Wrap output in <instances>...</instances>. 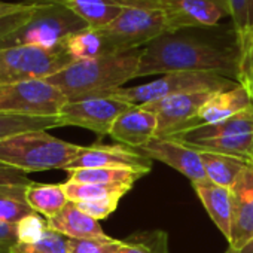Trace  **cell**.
I'll return each instance as SVG.
<instances>
[{
    "label": "cell",
    "instance_id": "e0dca14e",
    "mask_svg": "<svg viewBox=\"0 0 253 253\" xmlns=\"http://www.w3.org/2000/svg\"><path fill=\"white\" fill-rule=\"evenodd\" d=\"M250 106H253V100L247 89L240 84L234 85L232 88L217 91L200 110L197 126L220 122L249 109Z\"/></svg>",
    "mask_w": 253,
    "mask_h": 253
},
{
    "label": "cell",
    "instance_id": "ac0fdd59",
    "mask_svg": "<svg viewBox=\"0 0 253 253\" xmlns=\"http://www.w3.org/2000/svg\"><path fill=\"white\" fill-rule=\"evenodd\" d=\"M192 186L216 228L226 240H229L232 220V189L214 185L210 180L192 183Z\"/></svg>",
    "mask_w": 253,
    "mask_h": 253
},
{
    "label": "cell",
    "instance_id": "d4e9b609",
    "mask_svg": "<svg viewBox=\"0 0 253 253\" xmlns=\"http://www.w3.org/2000/svg\"><path fill=\"white\" fill-rule=\"evenodd\" d=\"M146 173L130 169H79L69 171V179L79 183L95 185H130L133 186Z\"/></svg>",
    "mask_w": 253,
    "mask_h": 253
},
{
    "label": "cell",
    "instance_id": "6da1fadb",
    "mask_svg": "<svg viewBox=\"0 0 253 253\" xmlns=\"http://www.w3.org/2000/svg\"><path fill=\"white\" fill-rule=\"evenodd\" d=\"M183 72L216 73L237 81V48H225L195 38L170 33L142 49L137 78Z\"/></svg>",
    "mask_w": 253,
    "mask_h": 253
},
{
    "label": "cell",
    "instance_id": "2e32d148",
    "mask_svg": "<svg viewBox=\"0 0 253 253\" xmlns=\"http://www.w3.org/2000/svg\"><path fill=\"white\" fill-rule=\"evenodd\" d=\"M253 237V192L243 173L232 188V220L231 237L228 240L231 250H238Z\"/></svg>",
    "mask_w": 253,
    "mask_h": 253
},
{
    "label": "cell",
    "instance_id": "d590c367",
    "mask_svg": "<svg viewBox=\"0 0 253 253\" xmlns=\"http://www.w3.org/2000/svg\"><path fill=\"white\" fill-rule=\"evenodd\" d=\"M14 244H17L15 223L0 220V253H9Z\"/></svg>",
    "mask_w": 253,
    "mask_h": 253
},
{
    "label": "cell",
    "instance_id": "83f0119b",
    "mask_svg": "<svg viewBox=\"0 0 253 253\" xmlns=\"http://www.w3.org/2000/svg\"><path fill=\"white\" fill-rule=\"evenodd\" d=\"M116 253H169V238L164 231H140L122 240Z\"/></svg>",
    "mask_w": 253,
    "mask_h": 253
},
{
    "label": "cell",
    "instance_id": "44dd1931",
    "mask_svg": "<svg viewBox=\"0 0 253 253\" xmlns=\"http://www.w3.org/2000/svg\"><path fill=\"white\" fill-rule=\"evenodd\" d=\"M54 3L69 8L94 30H101L112 24L124 9L110 0H57Z\"/></svg>",
    "mask_w": 253,
    "mask_h": 253
},
{
    "label": "cell",
    "instance_id": "d6986e66",
    "mask_svg": "<svg viewBox=\"0 0 253 253\" xmlns=\"http://www.w3.org/2000/svg\"><path fill=\"white\" fill-rule=\"evenodd\" d=\"M243 134H253V106L228 119H223L216 124L197 126V128L176 134L171 139H176L179 142H191L200 139L231 137V136H243Z\"/></svg>",
    "mask_w": 253,
    "mask_h": 253
},
{
    "label": "cell",
    "instance_id": "ab89813d",
    "mask_svg": "<svg viewBox=\"0 0 253 253\" xmlns=\"http://www.w3.org/2000/svg\"><path fill=\"white\" fill-rule=\"evenodd\" d=\"M249 163L253 166V146H252V152H250V158H249Z\"/></svg>",
    "mask_w": 253,
    "mask_h": 253
},
{
    "label": "cell",
    "instance_id": "484cf974",
    "mask_svg": "<svg viewBox=\"0 0 253 253\" xmlns=\"http://www.w3.org/2000/svg\"><path fill=\"white\" fill-rule=\"evenodd\" d=\"M61 185L69 201L72 203L104 200V198L121 200L133 188L130 185H95V183H79V182H72V180H66Z\"/></svg>",
    "mask_w": 253,
    "mask_h": 253
},
{
    "label": "cell",
    "instance_id": "9a60e30c",
    "mask_svg": "<svg viewBox=\"0 0 253 253\" xmlns=\"http://www.w3.org/2000/svg\"><path fill=\"white\" fill-rule=\"evenodd\" d=\"M48 228L66 235L70 240H110L100 222L85 211H82L75 203L69 204L52 219H48Z\"/></svg>",
    "mask_w": 253,
    "mask_h": 253
},
{
    "label": "cell",
    "instance_id": "9c48e42d",
    "mask_svg": "<svg viewBox=\"0 0 253 253\" xmlns=\"http://www.w3.org/2000/svg\"><path fill=\"white\" fill-rule=\"evenodd\" d=\"M222 91V89H220ZM217 91L183 92L142 106L158 118L157 137H173L197 126L198 113Z\"/></svg>",
    "mask_w": 253,
    "mask_h": 253
},
{
    "label": "cell",
    "instance_id": "4dcf8cb0",
    "mask_svg": "<svg viewBox=\"0 0 253 253\" xmlns=\"http://www.w3.org/2000/svg\"><path fill=\"white\" fill-rule=\"evenodd\" d=\"M48 219L36 211H30L15 222L17 243L30 244L39 241L48 231Z\"/></svg>",
    "mask_w": 253,
    "mask_h": 253
},
{
    "label": "cell",
    "instance_id": "4316f807",
    "mask_svg": "<svg viewBox=\"0 0 253 253\" xmlns=\"http://www.w3.org/2000/svg\"><path fill=\"white\" fill-rule=\"evenodd\" d=\"M60 121L55 118H38V116H23L0 113V140L27 131H48L51 128H58Z\"/></svg>",
    "mask_w": 253,
    "mask_h": 253
},
{
    "label": "cell",
    "instance_id": "74e56055",
    "mask_svg": "<svg viewBox=\"0 0 253 253\" xmlns=\"http://www.w3.org/2000/svg\"><path fill=\"white\" fill-rule=\"evenodd\" d=\"M226 253H253V237H252L243 247H240L238 250H231V249H228Z\"/></svg>",
    "mask_w": 253,
    "mask_h": 253
},
{
    "label": "cell",
    "instance_id": "8fae6325",
    "mask_svg": "<svg viewBox=\"0 0 253 253\" xmlns=\"http://www.w3.org/2000/svg\"><path fill=\"white\" fill-rule=\"evenodd\" d=\"M79 169H130L148 174L152 160L124 145H94L82 146L66 171Z\"/></svg>",
    "mask_w": 253,
    "mask_h": 253
},
{
    "label": "cell",
    "instance_id": "ffe728a7",
    "mask_svg": "<svg viewBox=\"0 0 253 253\" xmlns=\"http://www.w3.org/2000/svg\"><path fill=\"white\" fill-rule=\"evenodd\" d=\"M200 158L207 180L228 189H232L237 185V180L241 176V173L250 166L247 160H243L240 157L216 152H200Z\"/></svg>",
    "mask_w": 253,
    "mask_h": 253
},
{
    "label": "cell",
    "instance_id": "ba28073f",
    "mask_svg": "<svg viewBox=\"0 0 253 253\" xmlns=\"http://www.w3.org/2000/svg\"><path fill=\"white\" fill-rule=\"evenodd\" d=\"M69 98L46 79L0 85V113L55 118Z\"/></svg>",
    "mask_w": 253,
    "mask_h": 253
},
{
    "label": "cell",
    "instance_id": "8992f818",
    "mask_svg": "<svg viewBox=\"0 0 253 253\" xmlns=\"http://www.w3.org/2000/svg\"><path fill=\"white\" fill-rule=\"evenodd\" d=\"M237 85L235 81H231L225 76L216 73H169L161 78L136 86L118 88L107 94L106 97L119 98L130 106H146L149 103L158 101L161 98L195 91H220L228 89Z\"/></svg>",
    "mask_w": 253,
    "mask_h": 253
},
{
    "label": "cell",
    "instance_id": "5bb4252c",
    "mask_svg": "<svg viewBox=\"0 0 253 253\" xmlns=\"http://www.w3.org/2000/svg\"><path fill=\"white\" fill-rule=\"evenodd\" d=\"M157 133V115L142 106H131L116 118L109 136L124 146L139 149L155 139Z\"/></svg>",
    "mask_w": 253,
    "mask_h": 253
},
{
    "label": "cell",
    "instance_id": "277c9868",
    "mask_svg": "<svg viewBox=\"0 0 253 253\" xmlns=\"http://www.w3.org/2000/svg\"><path fill=\"white\" fill-rule=\"evenodd\" d=\"M88 26L69 8L49 2L39 3L32 17L12 35L0 42V48L38 46L43 49L61 48L64 39Z\"/></svg>",
    "mask_w": 253,
    "mask_h": 253
},
{
    "label": "cell",
    "instance_id": "1f68e13d",
    "mask_svg": "<svg viewBox=\"0 0 253 253\" xmlns=\"http://www.w3.org/2000/svg\"><path fill=\"white\" fill-rule=\"evenodd\" d=\"M238 75L237 84L244 86L253 100V33L241 43H237Z\"/></svg>",
    "mask_w": 253,
    "mask_h": 253
},
{
    "label": "cell",
    "instance_id": "f546056e",
    "mask_svg": "<svg viewBox=\"0 0 253 253\" xmlns=\"http://www.w3.org/2000/svg\"><path fill=\"white\" fill-rule=\"evenodd\" d=\"M9 253H70V238L48 229L39 241L30 244L17 243L9 249Z\"/></svg>",
    "mask_w": 253,
    "mask_h": 253
},
{
    "label": "cell",
    "instance_id": "5b68a950",
    "mask_svg": "<svg viewBox=\"0 0 253 253\" xmlns=\"http://www.w3.org/2000/svg\"><path fill=\"white\" fill-rule=\"evenodd\" d=\"M98 32L104 39L106 54L131 52L171 33L163 11L140 8H124L112 24Z\"/></svg>",
    "mask_w": 253,
    "mask_h": 253
},
{
    "label": "cell",
    "instance_id": "30bf717a",
    "mask_svg": "<svg viewBox=\"0 0 253 253\" xmlns=\"http://www.w3.org/2000/svg\"><path fill=\"white\" fill-rule=\"evenodd\" d=\"M131 107L115 97H91L69 101L58 115L60 126L73 125L98 136H109L116 118Z\"/></svg>",
    "mask_w": 253,
    "mask_h": 253
},
{
    "label": "cell",
    "instance_id": "3957f363",
    "mask_svg": "<svg viewBox=\"0 0 253 253\" xmlns=\"http://www.w3.org/2000/svg\"><path fill=\"white\" fill-rule=\"evenodd\" d=\"M81 149L43 130L20 133L0 140V166L18 173L66 170Z\"/></svg>",
    "mask_w": 253,
    "mask_h": 253
},
{
    "label": "cell",
    "instance_id": "836d02e7",
    "mask_svg": "<svg viewBox=\"0 0 253 253\" xmlns=\"http://www.w3.org/2000/svg\"><path fill=\"white\" fill-rule=\"evenodd\" d=\"M118 203H119V198H104V200L81 201V203H75V204L82 211L89 214L91 217L101 220V219H106L107 216H110L116 210Z\"/></svg>",
    "mask_w": 253,
    "mask_h": 253
},
{
    "label": "cell",
    "instance_id": "d6a6232c",
    "mask_svg": "<svg viewBox=\"0 0 253 253\" xmlns=\"http://www.w3.org/2000/svg\"><path fill=\"white\" fill-rule=\"evenodd\" d=\"M122 240H70V253H116Z\"/></svg>",
    "mask_w": 253,
    "mask_h": 253
},
{
    "label": "cell",
    "instance_id": "4fadbf2b",
    "mask_svg": "<svg viewBox=\"0 0 253 253\" xmlns=\"http://www.w3.org/2000/svg\"><path fill=\"white\" fill-rule=\"evenodd\" d=\"M171 33L183 29L210 27L228 15L225 0H163Z\"/></svg>",
    "mask_w": 253,
    "mask_h": 253
},
{
    "label": "cell",
    "instance_id": "603a6c76",
    "mask_svg": "<svg viewBox=\"0 0 253 253\" xmlns=\"http://www.w3.org/2000/svg\"><path fill=\"white\" fill-rule=\"evenodd\" d=\"M30 180L26 177L11 180L0 177V220L15 223L33 211L26 201V189Z\"/></svg>",
    "mask_w": 253,
    "mask_h": 253
},
{
    "label": "cell",
    "instance_id": "7a4b0ae2",
    "mask_svg": "<svg viewBox=\"0 0 253 253\" xmlns=\"http://www.w3.org/2000/svg\"><path fill=\"white\" fill-rule=\"evenodd\" d=\"M142 51L107 54L94 60L73 61L46 81L63 91L69 101L106 97L137 78Z\"/></svg>",
    "mask_w": 253,
    "mask_h": 253
},
{
    "label": "cell",
    "instance_id": "52a82bcc",
    "mask_svg": "<svg viewBox=\"0 0 253 253\" xmlns=\"http://www.w3.org/2000/svg\"><path fill=\"white\" fill-rule=\"evenodd\" d=\"M72 63L73 60L66 54L63 48H0V85L48 79Z\"/></svg>",
    "mask_w": 253,
    "mask_h": 253
},
{
    "label": "cell",
    "instance_id": "e575fe53",
    "mask_svg": "<svg viewBox=\"0 0 253 253\" xmlns=\"http://www.w3.org/2000/svg\"><path fill=\"white\" fill-rule=\"evenodd\" d=\"M39 3H33L29 9L17 12V14H11V15H5L0 17V42H2L5 38H8L9 35H12L18 27H21L35 12V9L38 8Z\"/></svg>",
    "mask_w": 253,
    "mask_h": 253
},
{
    "label": "cell",
    "instance_id": "7402d4cb",
    "mask_svg": "<svg viewBox=\"0 0 253 253\" xmlns=\"http://www.w3.org/2000/svg\"><path fill=\"white\" fill-rule=\"evenodd\" d=\"M26 201L33 211L46 219L55 217L69 204V198L61 183L30 182L26 189Z\"/></svg>",
    "mask_w": 253,
    "mask_h": 253
},
{
    "label": "cell",
    "instance_id": "cb8c5ba5",
    "mask_svg": "<svg viewBox=\"0 0 253 253\" xmlns=\"http://www.w3.org/2000/svg\"><path fill=\"white\" fill-rule=\"evenodd\" d=\"M61 48L73 61L94 60L101 55H107L103 36L98 30L89 27L67 36Z\"/></svg>",
    "mask_w": 253,
    "mask_h": 253
},
{
    "label": "cell",
    "instance_id": "7c38bea8",
    "mask_svg": "<svg viewBox=\"0 0 253 253\" xmlns=\"http://www.w3.org/2000/svg\"><path fill=\"white\" fill-rule=\"evenodd\" d=\"M136 151L149 160H157L167 164L169 167L188 177L191 183L207 180L200 152L176 139L155 137Z\"/></svg>",
    "mask_w": 253,
    "mask_h": 253
},
{
    "label": "cell",
    "instance_id": "8d00e7d4",
    "mask_svg": "<svg viewBox=\"0 0 253 253\" xmlns=\"http://www.w3.org/2000/svg\"><path fill=\"white\" fill-rule=\"evenodd\" d=\"M32 5H26V3H9V2H3V0H0V17H5V15H11V14H17V12L26 11Z\"/></svg>",
    "mask_w": 253,
    "mask_h": 253
},
{
    "label": "cell",
    "instance_id": "60d3db41",
    "mask_svg": "<svg viewBox=\"0 0 253 253\" xmlns=\"http://www.w3.org/2000/svg\"><path fill=\"white\" fill-rule=\"evenodd\" d=\"M46 2H57V0H46Z\"/></svg>",
    "mask_w": 253,
    "mask_h": 253
},
{
    "label": "cell",
    "instance_id": "f35d334b",
    "mask_svg": "<svg viewBox=\"0 0 253 253\" xmlns=\"http://www.w3.org/2000/svg\"><path fill=\"white\" fill-rule=\"evenodd\" d=\"M243 176H244L246 182L249 183V186H250V189H252V192H253V166H252V164L243 171Z\"/></svg>",
    "mask_w": 253,
    "mask_h": 253
},
{
    "label": "cell",
    "instance_id": "f1b7e54d",
    "mask_svg": "<svg viewBox=\"0 0 253 253\" xmlns=\"http://www.w3.org/2000/svg\"><path fill=\"white\" fill-rule=\"evenodd\" d=\"M225 3L237 43H241L253 33V0H225Z\"/></svg>",
    "mask_w": 253,
    "mask_h": 253
}]
</instances>
